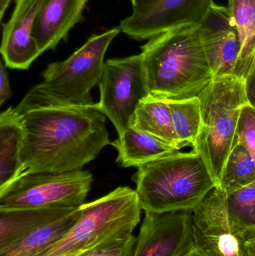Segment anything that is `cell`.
<instances>
[{
    "label": "cell",
    "instance_id": "1",
    "mask_svg": "<svg viewBox=\"0 0 255 256\" xmlns=\"http://www.w3.org/2000/svg\"><path fill=\"white\" fill-rule=\"evenodd\" d=\"M20 116L25 172L82 170L110 144L106 116L96 104L89 108H40Z\"/></svg>",
    "mask_w": 255,
    "mask_h": 256
},
{
    "label": "cell",
    "instance_id": "2",
    "mask_svg": "<svg viewBox=\"0 0 255 256\" xmlns=\"http://www.w3.org/2000/svg\"><path fill=\"white\" fill-rule=\"evenodd\" d=\"M150 96L163 100L199 97L214 80L199 26L186 25L141 48Z\"/></svg>",
    "mask_w": 255,
    "mask_h": 256
},
{
    "label": "cell",
    "instance_id": "3",
    "mask_svg": "<svg viewBox=\"0 0 255 256\" xmlns=\"http://www.w3.org/2000/svg\"><path fill=\"white\" fill-rule=\"evenodd\" d=\"M137 168L133 180L145 213L193 212L217 186L205 161L193 150H177Z\"/></svg>",
    "mask_w": 255,
    "mask_h": 256
},
{
    "label": "cell",
    "instance_id": "4",
    "mask_svg": "<svg viewBox=\"0 0 255 256\" xmlns=\"http://www.w3.org/2000/svg\"><path fill=\"white\" fill-rule=\"evenodd\" d=\"M120 32L118 27L93 34L68 58L49 64L42 74L43 82L27 93L16 112L22 115L40 108L94 106L91 90L100 84L106 51Z\"/></svg>",
    "mask_w": 255,
    "mask_h": 256
},
{
    "label": "cell",
    "instance_id": "5",
    "mask_svg": "<svg viewBox=\"0 0 255 256\" xmlns=\"http://www.w3.org/2000/svg\"><path fill=\"white\" fill-rule=\"evenodd\" d=\"M142 210L136 190L119 186L81 206L73 228L43 256L75 252L91 256L117 246L133 236Z\"/></svg>",
    "mask_w": 255,
    "mask_h": 256
},
{
    "label": "cell",
    "instance_id": "6",
    "mask_svg": "<svg viewBox=\"0 0 255 256\" xmlns=\"http://www.w3.org/2000/svg\"><path fill=\"white\" fill-rule=\"evenodd\" d=\"M199 98L202 122L192 148L205 161L217 186L226 161L238 143L241 110L248 104L245 81L235 75L217 76Z\"/></svg>",
    "mask_w": 255,
    "mask_h": 256
},
{
    "label": "cell",
    "instance_id": "7",
    "mask_svg": "<svg viewBox=\"0 0 255 256\" xmlns=\"http://www.w3.org/2000/svg\"><path fill=\"white\" fill-rule=\"evenodd\" d=\"M92 182V174L83 170L24 172L0 190V209L77 208L85 204Z\"/></svg>",
    "mask_w": 255,
    "mask_h": 256
},
{
    "label": "cell",
    "instance_id": "8",
    "mask_svg": "<svg viewBox=\"0 0 255 256\" xmlns=\"http://www.w3.org/2000/svg\"><path fill=\"white\" fill-rule=\"evenodd\" d=\"M96 108L110 120L118 137L131 127L138 106L150 96L142 54L105 62Z\"/></svg>",
    "mask_w": 255,
    "mask_h": 256
},
{
    "label": "cell",
    "instance_id": "9",
    "mask_svg": "<svg viewBox=\"0 0 255 256\" xmlns=\"http://www.w3.org/2000/svg\"><path fill=\"white\" fill-rule=\"evenodd\" d=\"M192 216L195 249L201 256H253L247 231L232 224L221 188L216 186Z\"/></svg>",
    "mask_w": 255,
    "mask_h": 256
},
{
    "label": "cell",
    "instance_id": "10",
    "mask_svg": "<svg viewBox=\"0 0 255 256\" xmlns=\"http://www.w3.org/2000/svg\"><path fill=\"white\" fill-rule=\"evenodd\" d=\"M214 0H158L133 12L120 24L121 32L136 40L151 39L186 25H199Z\"/></svg>",
    "mask_w": 255,
    "mask_h": 256
},
{
    "label": "cell",
    "instance_id": "11",
    "mask_svg": "<svg viewBox=\"0 0 255 256\" xmlns=\"http://www.w3.org/2000/svg\"><path fill=\"white\" fill-rule=\"evenodd\" d=\"M194 248L192 212L145 213L132 256H183Z\"/></svg>",
    "mask_w": 255,
    "mask_h": 256
},
{
    "label": "cell",
    "instance_id": "12",
    "mask_svg": "<svg viewBox=\"0 0 255 256\" xmlns=\"http://www.w3.org/2000/svg\"><path fill=\"white\" fill-rule=\"evenodd\" d=\"M199 26L202 44L214 78L235 75L241 40L228 8L213 3Z\"/></svg>",
    "mask_w": 255,
    "mask_h": 256
},
{
    "label": "cell",
    "instance_id": "13",
    "mask_svg": "<svg viewBox=\"0 0 255 256\" xmlns=\"http://www.w3.org/2000/svg\"><path fill=\"white\" fill-rule=\"evenodd\" d=\"M45 0H17L3 27L1 52L6 67L28 70L41 54L33 37L34 24Z\"/></svg>",
    "mask_w": 255,
    "mask_h": 256
},
{
    "label": "cell",
    "instance_id": "14",
    "mask_svg": "<svg viewBox=\"0 0 255 256\" xmlns=\"http://www.w3.org/2000/svg\"><path fill=\"white\" fill-rule=\"evenodd\" d=\"M88 0H45L35 24L33 37L40 54L56 49L67 40L70 30L83 19Z\"/></svg>",
    "mask_w": 255,
    "mask_h": 256
},
{
    "label": "cell",
    "instance_id": "15",
    "mask_svg": "<svg viewBox=\"0 0 255 256\" xmlns=\"http://www.w3.org/2000/svg\"><path fill=\"white\" fill-rule=\"evenodd\" d=\"M75 209H0V252L17 244L30 234L64 218Z\"/></svg>",
    "mask_w": 255,
    "mask_h": 256
},
{
    "label": "cell",
    "instance_id": "16",
    "mask_svg": "<svg viewBox=\"0 0 255 256\" xmlns=\"http://www.w3.org/2000/svg\"><path fill=\"white\" fill-rule=\"evenodd\" d=\"M23 143L22 116L9 108L0 115V190L25 172L21 160Z\"/></svg>",
    "mask_w": 255,
    "mask_h": 256
},
{
    "label": "cell",
    "instance_id": "17",
    "mask_svg": "<svg viewBox=\"0 0 255 256\" xmlns=\"http://www.w3.org/2000/svg\"><path fill=\"white\" fill-rule=\"evenodd\" d=\"M110 144L118 152L116 162L123 168H139L178 150L171 144L134 127L127 129Z\"/></svg>",
    "mask_w": 255,
    "mask_h": 256
},
{
    "label": "cell",
    "instance_id": "18",
    "mask_svg": "<svg viewBox=\"0 0 255 256\" xmlns=\"http://www.w3.org/2000/svg\"><path fill=\"white\" fill-rule=\"evenodd\" d=\"M227 8L241 40L235 76L245 80L255 68V0H228Z\"/></svg>",
    "mask_w": 255,
    "mask_h": 256
},
{
    "label": "cell",
    "instance_id": "19",
    "mask_svg": "<svg viewBox=\"0 0 255 256\" xmlns=\"http://www.w3.org/2000/svg\"><path fill=\"white\" fill-rule=\"evenodd\" d=\"M131 127L151 134L179 150L170 108L166 100L148 96L142 100L136 110Z\"/></svg>",
    "mask_w": 255,
    "mask_h": 256
},
{
    "label": "cell",
    "instance_id": "20",
    "mask_svg": "<svg viewBox=\"0 0 255 256\" xmlns=\"http://www.w3.org/2000/svg\"><path fill=\"white\" fill-rule=\"evenodd\" d=\"M81 207L67 216L30 234L17 244L0 252V256H43L73 228L80 216Z\"/></svg>",
    "mask_w": 255,
    "mask_h": 256
},
{
    "label": "cell",
    "instance_id": "21",
    "mask_svg": "<svg viewBox=\"0 0 255 256\" xmlns=\"http://www.w3.org/2000/svg\"><path fill=\"white\" fill-rule=\"evenodd\" d=\"M255 182V161L242 144L235 146L229 155L217 186L226 194Z\"/></svg>",
    "mask_w": 255,
    "mask_h": 256
},
{
    "label": "cell",
    "instance_id": "22",
    "mask_svg": "<svg viewBox=\"0 0 255 256\" xmlns=\"http://www.w3.org/2000/svg\"><path fill=\"white\" fill-rule=\"evenodd\" d=\"M172 112L174 127L181 148L193 146L200 130L202 116L199 97L166 100Z\"/></svg>",
    "mask_w": 255,
    "mask_h": 256
},
{
    "label": "cell",
    "instance_id": "23",
    "mask_svg": "<svg viewBox=\"0 0 255 256\" xmlns=\"http://www.w3.org/2000/svg\"><path fill=\"white\" fill-rule=\"evenodd\" d=\"M226 204L232 224L245 231L255 230V182L226 194Z\"/></svg>",
    "mask_w": 255,
    "mask_h": 256
},
{
    "label": "cell",
    "instance_id": "24",
    "mask_svg": "<svg viewBox=\"0 0 255 256\" xmlns=\"http://www.w3.org/2000/svg\"><path fill=\"white\" fill-rule=\"evenodd\" d=\"M238 144L251 154L255 161V110L247 104L243 106L238 127Z\"/></svg>",
    "mask_w": 255,
    "mask_h": 256
},
{
    "label": "cell",
    "instance_id": "25",
    "mask_svg": "<svg viewBox=\"0 0 255 256\" xmlns=\"http://www.w3.org/2000/svg\"><path fill=\"white\" fill-rule=\"evenodd\" d=\"M136 237L134 236L127 239L126 242L105 250L101 252H97L90 256H132L135 244H136Z\"/></svg>",
    "mask_w": 255,
    "mask_h": 256
},
{
    "label": "cell",
    "instance_id": "26",
    "mask_svg": "<svg viewBox=\"0 0 255 256\" xmlns=\"http://www.w3.org/2000/svg\"><path fill=\"white\" fill-rule=\"evenodd\" d=\"M12 97V90L6 66L3 61L0 62V106Z\"/></svg>",
    "mask_w": 255,
    "mask_h": 256
},
{
    "label": "cell",
    "instance_id": "27",
    "mask_svg": "<svg viewBox=\"0 0 255 256\" xmlns=\"http://www.w3.org/2000/svg\"><path fill=\"white\" fill-rule=\"evenodd\" d=\"M244 81L247 103L255 110V68Z\"/></svg>",
    "mask_w": 255,
    "mask_h": 256
},
{
    "label": "cell",
    "instance_id": "28",
    "mask_svg": "<svg viewBox=\"0 0 255 256\" xmlns=\"http://www.w3.org/2000/svg\"><path fill=\"white\" fill-rule=\"evenodd\" d=\"M157 1L158 0H130L133 6V12L145 8Z\"/></svg>",
    "mask_w": 255,
    "mask_h": 256
},
{
    "label": "cell",
    "instance_id": "29",
    "mask_svg": "<svg viewBox=\"0 0 255 256\" xmlns=\"http://www.w3.org/2000/svg\"><path fill=\"white\" fill-rule=\"evenodd\" d=\"M247 239L252 256H255V230L247 231Z\"/></svg>",
    "mask_w": 255,
    "mask_h": 256
},
{
    "label": "cell",
    "instance_id": "30",
    "mask_svg": "<svg viewBox=\"0 0 255 256\" xmlns=\"http://www.w3.org/2000/svg\"><path fill=\"white\" fill-rule=\"evenodd\" d=\"M11 0H0V18L1 20L4 18V13L10 6Z\"/></svg>",
    "mask_w": 255,
    "mask_h": 256
},
{
    "label": "cell",
    "instance_id": "31",
    "mask_svg": "<svg viewBox=\"0 0 255 256\" xmlns=\"http://www.w3.org/2000/svg\"><path fill=\"white\" fill-rule=\"evenodd\" d=\"M183 256H201L199 255V252L196 251V250L195 249V248L193 249H192L191 250L189 251L187 254H186L185 255Z\"/></svg>",
    "mask_w": 255,
    "mask_h": 256
}]
</instances>
